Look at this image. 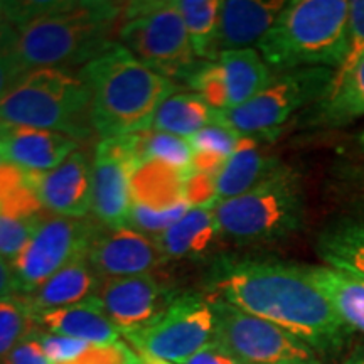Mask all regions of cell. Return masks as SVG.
<instances>
[{
	"label": "cell",
	"instance_id": "cell-1",
	"mask_svg": "<svg viewBox=\"0 0 364 364\" xmlns=\"http://www.w3.org/2000/svg\"><path fill=\"white\" fill-rule=\"evenodd\" d=\"M211 295L282 327L321 356H334L353 329L318 290L306 265L223 258L209 275Z\"/></svg>",
	"mask_w": 364,
	"mask_h": 364
},
{
	"label": "cell",
	"instance_id": "cell-2",
	"mask_svg": "<svg viewBox=\"0 0 364 364\" xmlns=\"http://www.w3.org/2000/svg\"><path fill=\"white\" fill-rule=\"evenodd\" d=\"M122 9L102 0L6 2L12 51L26 73L85 66L113 43Z\"/></svg>",
	"mask_w": 364,
	"mask_h": 364
},
{
	"label": "cell",
	"instance_id": "cell-3",
	"mask_svg": "<svg viewBox=\"0 0 364 364\" xmlns=\"http://www.w3.org/2000/svg\"><path fill=\"white\" fill-rule=\"evenodd\" d=\"M81 78L91 93V124L102 140L152 129L161 105L177 86L112 43L86 63Z\"/></svg>",
	"mask_w": 364,
	"mask_h": 364
},
{
	"label": "cell",
	"instance_id": "cell-4",
	"mask_svg": "<svg viewBox=\"0 0 364 364\" xmlns=\"http://www.w3.org/2000/svg\"><path fill=\"white\" fill-rule=\"evenodd\" d=\"M349 2L292 0L257 44L272 71L300 68L339 70L348 48Z\"/></svg>",
	"mask_w": 364,
	"mask_h": 364
},
{
	"label": "cell",
	"instance_id": "cell-5",
	"mask_svg": "<svg viewBox=\"0 0 364 364\" xmlns=\"http://www.w3.org/2000/svg\"><path fill=\"white\" fill-rule=\"evenodd\" d=\"M0 122L86 139L93 130L90 88L65 68L27 71L0 100Z\"/></svg>",
	"mask_w": 364,
	"mask_h": 364
},
{
	"label": "cell",
	"instance_id": "cell-6",
	"mask_svg": "<svg viewBox=\"0 0 364 364\" xmlns=\"http://www.w3.org/2000/svg\"><path fill=\"white\" fill-rule=\"evenodd\" d=\"M223 238L236 245H265L297 233L306 221V196L297 172L282 166L238 198L213 206Z\"/></svg>",
	"mask_w": 364,
	"mask_h": 364
},
{
	"label": "cell",
	"instance_id": "cell-7",
	"mask_svg": "<svg viewBox=\"0 0 364 364\" xmlns=\"http://www.w3.org/2000/svg\"><path fill=\"white\" fill-rule=\"evenodd\" d=\"M117 31L122 46L164 78L188 80L198 65L184 21L171 0L125 4Z\"/></svg>",
	"mask_w": 364,
	"mask_h": 364
},
{
	"label": "cell",
	"instance_id": "cell-8",
	"mask_svg": "<svg viewBox=\"0 0 364 364\" xmlns=\"http://www.w3.org/2000/svg\"><path fill=\"white\" fill-rule=\"evenodd\" d=\"M334 81L329 68H300L273 76L262 93L245 105L215 112V124L241 135H270L299 110L324 100Z\"/></svg>",
	"mask_w": 364,
	"mask_h": 364
},
{
	"label": "cell",
	"instance_id": "cell-9",
	"mask_svg": "<svg viewBox=\"0 0 364 364\" xmlns=\"http://www.w3.org/2000/svg\"><path fill=\"white\" fill-rule=\"evenodd\" d=\"M215 311L211 299L196 292H177L152 322L125 332L132 349L172 364H186L215 341Z\"/></svg>",
	"mask_w": 364,
	"mask_h": 364
},
{
	"label": "cell",
	"instance_id": "cell-10",
	"mask_svg": "<svg viewBox=\"0 0 364 364\" xmlns=\"http://www.w3.org/2000/svg\"><path fill=\"white\" fill-rule=\"evenodd\" d=\"M215 341L243 364H321L312 348L282 327L209 295Z\"/></svg>",
	"mask_w": 364,
	"mask_h": 364
},
{
	"label": "cell",
	"instance_id": "cell-11",
	"mask_svg": "<svg viewBox=\"0 0 364 364\" xmlns=\"http://www.w3.org/2000/svg\"><path fill=\"white\" fill-rule=\"evenodd\" d=\"M102 228L98 221L86 218L46 216L24 252L12 263L21 294H27L73 262L88 257Z\"/></svg>",
	"mask_w": 364,
	"mask_h": 364
},
{
	"label": "cell",
	"instance_id": "cell-12",
	"mask_svg": "<svg viewBox=\"0 0 364 364\" xmlns=\"http://www.w3.org/2000/svg\"><path fill=\"white\" fill-rule=\"evenodd\" d=\"M136 162L127 136L102 140L93 159V211L107 230L129 228L132 208V174Z\"/></svg>",
	"mask_w": 364,
	"mask_h": 364
},
{
	"label": "cell",
	"instance_id": "cell-13",
	"mask_svg": "<svg viewBox=\"0 0 364 364\" xmlns=\"http://www.w3.org/2000/svg\"><path fill=\"white\" fill-rule=\"evenodd\" d=\"M177 292L164 287L152 273L100 282L97 297L120 334L140 329L169 306Z\"/></svg>",
	"mask_w": 364,
	"mask_h": 364
},
{
	"label": "cell",
	"instance_id": "cell-14",
	"mask_svg": "<svg viewBox=\"0 0 364 364\" xmlns=\"http://www.w3.org/2000/svg\"><path fill=\"white\" fill-rule=\"evenodd\" d=\"M90 267L100 279L147 275L167 262L154 238L130 228L107 230L102 228L91 243Z\"/></svg>",
	"mask_w": 364,
	"mask_h": 364
},
{
	"label": "cell",
	"instance_id": "cell-15",
	"mask_svg": "<svg viewBox=\"0 0 364 364\" xmlns=\"http://www.w3.org/2000/svg\"><path fill=\"white\" fill-rule=\"evenodd\" d=\"M31 181L43 208L51 215L85 218L91 211L93 164L83 150H75L56 169L31 174Z\"/></svg>",
	"mask_w": 364,
	"mask_h": 364
},
{
	"label": "cell",
	"instance_id": "cell-16",
	"mask_svg": "<svg viewBox=\"0 0 364 364\" xmlns=\"http://www.w3.org/2000/svg\"><path fill=\"white\" fill-rule=\"evenodd\" d=\"M75 150L78 140L65 134L0 122V156L24 172L44 174L56 169Z\"/></svg>",
	"mask_w": 364,
	"mask_h": 364
},
{
	"label": "cell",
	"instance_id": "cell-17",
	"mask_svg": "<svg viewBox=\"0 0 364 364\" xmlns=\"http://www.w3.org/2000/svg\"><path fill=\"white\" fill-rule=\"evenodd\" d=\"M285 2L280 0H225L220 4V24H218L216 51L248 49L258 44L273 22L277 21Z\"/></svg>",
	"mask_w": 364,
	"mask_h": 364
},
{
	"label": "cell",
	"instance_id": "cell-18",
	"mask_svg": "<svg viewBox=\"0 0 364 364\" xmlns=\"http://www.w3.org/2000/svg\"><path fill=\"white\" fill-rule=\"evenodd\" d=\"M36 321L46 332L80 339L95 346L120 343V331L107 316L97 295L75 306L41 312L36 316Z\"/></svg>",
	"mask_w": 364,
	"mask_h": 364
},
{
	"label": "cell",
	"instance_id": "cell-19",
	"mask_svg": "<svg viewBox=\"0 0 364 364\" xmlns=\"http://www.w3.org/2000/svg\"><path fill=\"white\" fill-rule=\"evenodd\" d=\"M100 282L102 280L90 267L88 260L80 258L27 294L19 295L26 300L34 316H38L41 312L70 307L95 297Z\"/></svg>",
	"mask_w": 364,
	"mask_h": 364
},
{
	"label": "cell",
	"instance_id": "cell-20",
	"mask_svg": "<svg viewBox=\"0 0 364 364\" xmlns=\"http://www.w3.org/2000/svg\"><path fill=\"white\" fill-rule=\"evenodd\" d=\"M282 167L277 157L258 147L255 135H245L221 171L216 174V203L248 193Z\"/></svg>",
	"mask_w": 364,
	"mask_h": 364
},
{
	"label": "cell",
	"instance_id": "cell-21",
	"mask_svg": "<svg viewBox=\"0 0 364 364\" xmlns=\"http://www.w3.org/2000/svg\"><path fill=\"white\" fill-rule=\"evenodd\" d=\"M316 248L327 267L364 282V209L329 223L318 233Z\"/></svg>",
	"mask_w": 364,
	"mask_h": 364
},
{
	"label": "cell",
	"instance_id": "cell-22",
	"mask_svg": "<svg viewBox=\"0 0 364 364\" xmlns=\"http://www.w3.org/2000/svg\"><path fill=\"white\" fill-rule=\"evenodd\" d=\"M216 216L213 208H191L176 225L157 238L164 257L199 258L206 255L220 238Z\"/></svg>",
	"mask_w": 364,
	"mask_h": 364
},
{
	"label": "cell",
	"instance_id": "cell-23",
	"mask_svg": "<svg viewBox=\"0 0 364 364\" xmlns=\"http://www.w3.org/2000/svg\"><path fill=\"white\" fill-rule=\"evenodd\" d=\"M309 124L324 129H339L364 118V58L358 61L324 100L314 105Z\"/></svg>",
	"mask_w": 364,
	"mask_h": 364
},
{
	"label": "cell",
	"instance_id": "cell-24",
	"mask_svg": "<svg viewBox=\"0 0 364 364\" xmlns=\"http://www.w3.org/2000/svg\"><path fill=\"white\" fill-rule=\"evenodd\" d=\"M225 71L228 86V108H236L262 93L273 80V71L257 49L225 51L218 56ZM226 108V110H228Z\"/></svg>",
	"mask_w": 364,
	"mask_h": 364
},
{
	"label": "cell",
	"instance_id": "cell-25",
	"mask_svg": "<svg viewBox=\"0 0 364 364\" xmlns=\"http://www.w3.org/2000/svg\"><path fill=\"white\" fill-rule=\"evenodd\" d=\"M189 174L159 161L140 164L130 181L132 203L154 209H167L184 199V181Z\"/></svg>",
	"mask_w": 364,
	"mask_h": 364
},
{
	"label": "cell",
	"instance_id": "cell-26",
	"mask_svg": "<svg viewBox=\"0 0 364 364\" xmlns=\"http://www.w3.org/2000/svg\"><path fill=\"white\" fill-rule=\"evenodd\" d=\"M314 284L353 331L364 334V282L331 267H307Z\"/></svg>",
	"mask_w": 364,
	"mask_h": 364
},
{
	"label": "cell",
	"instance_id": "cell-27",
	"mask_svg": "<svg viewBox=\"0 0 364 364\" xmlns=\"http://www.w3.org/2000/svg\"><path fill=\"white\" fill-rule=\"evenodd\" d=\"M215 112L198 93H174L157 110L152 129L189 139L196 132L215 124Z\"/></svg>",
	"mask_w": 364,
	"mask_h": 364
},
{
	"label": "cell",
	"instance_id": "cell-28",
	"mask_svg": "<svg viewBox=\"0 0 364 364\" xmlns=\"http://www.w3.org/2000/svg\"><path fill=\"white\" fill-rule=\"evenodd\" d=\"M125 136L134 154L136 167L144 162L159 161L184 174L193 172V147L184 136L164 134L154 129Z\"/></svg>",
	"mask_w": 364,
	"mask_h": 364
},
{
	"label": "cell",
	"instance_id": "cell-29",
	"mask_svg": "<svg viewBox=\"0 0 364 364\" xmlns=\"http://www.w3.org/2000/svg\"><path fill=\"white\" fill-rule=\"evenodd\" d=\"M191 46L196 58L204 61H218L216 36L220 24V4L218 0H176Z\"/></svg>",
	"mask_w": 364,
	"mask_h": 364
},
{
	"label": "cell",
	"instance_id": "cell-30",
	"mask_svg": "<svg viewBox=\"0 0 364 364\" xmlns=\"http://www.w3.org/2000/svg\"><path fill=\"white\" fill-rule=\"evenodd\" d=\"M243 136L240 132L221 124H211L196 132L188 139L193 147V171L218 174L228 159L233 156Z\"/></svg>",
	"mask_w": 364,
	"mask_h": 364
},
{
	"label": "cell",
	"instance_id": "cell-31",
	"mask_svg": "<svg viewBox=\"0 0 364 364\" xmlns=\"http://www.w3.org/2000/svg\"><path fill=\"white\" fill-rule=\"evenodd\" d=\"M41 331L34 312L21 295L0 300V363L21 343Z\"/></svg>",
	"mask_w": 364,
	"mask_h": 364
},
{
	"label": "cell",
	"instance_id": "cell-32",
	"mask_svg": "<svg viewBox=\"0 0 364 364\" xmlns=\"http://www.w3.org/2000/svg\"><path fill=\"white\" fill-rule=\"evenodd\" d=\"M188 85L215 110L228 108V86L225 71L218 61H198L189 73Z\"/></svg>",
	"mask_w": 364,
	"mask_h": 364
},
{
	"label": "cell",
	"instance_id": "cell-33",
	"mask_svg": "<svg viewBox=\"0 0 364 364\" xmlns=\"http://www.w3.org/2000/svg\"><path fill=\"white\" fill-rule=\"evenodd\" d=\"M191 209L188 201H182L167 209H154L144 204L132 203L129 228L139 233L150 235L154 238L166 233L172 225H176L182 216Z\"/></svg>",
	"mask_w": 364,
	"mask_h": 364
},
{
	"label": "cell",
	"instance_id": "cell-34",
	"mask_svg": "<svg viewBox=\"0 0 364 364\" xmlns=\"http://www.w3.org/2000/svg\"><path fill=\"white\" fill-rule=\"evenodd\" d=\"M364 58V0H353L349 2V24H348V48H346V58L339 70L334 73L336 86L341 80L358 65V61Z\"/></svg>",
	"mask_w": 364,
	"mask_h": 364
},
{
	"label": "cell",
	"instance_id": "cell-35",
	"mask_svg": "<svg viewBox=\"0 0 364 364\" xmlns=\"http://www.w3.org/2000/svg\"><path fill=\"white\" fill-rule=\"evenodd\" d=\"M38 341L44 354L53 364H68L76 361L91 346L85 341L51 334V332L46 331L39 332Z\"/></svg>",
	"mask_w": 364,
	"mask_h": 364
},
{
	"label": "cell",
	"instance_id": "cell-36",
	"mask_svg": "<svg viewBox=\"0 0 364 364\" xmlns=\"http://www.w3.org/2000/svg\"><path fill=\"white\" fill-rule=\"evenodd\" d=\"M140 354L120 341L110 346L91 344L76 361L68 364H140Z\"/></svg>",
	"mask_w": 364,
	"mask_h": 364
},
{
	"label": "cell",
	"instance_id": "cell-37",
	"mask_svg": "<svg viewBox=\"0 0 364 364\" xmlns=\"http://www.w3.org/2000/svg\"><path fill=\"white\" fill-rule=\"evenodd\" d=\"M184 199L191 208H213L216 204V174L191 172L184 181Z\"/></svg>",
	"mask_w": 364,
	"mask_h": 364
},
{
	"label": "cell",
	"instance_id": "cell-38",
	"mask_svg": "<svg viewBox=\"0 0 364 364\" xmlns=\"http://www.w3.org/2000/svg\"><path fill=\"white\" fill-rule=\"evenodd\" d=\"M26 75L19 59L12 51L9 33L0 41V100L7 95V91Z\"/></svg>",
	"mask_w": 364,
	"mask_h": 364
},
{
	"label": "cell",
	"instance_id": "cell-39",
	"mask_svg": "<svg viewBox=\"0 0 364 364\" xmlns=\"http://www.w3.org/2000/svg\"><path fill=\"white\" fill-rule=\"evenodd\" d=\"M38 334L21 343L0 364H53L41 348Z\"/></svg>",
	"mask_w": 364,
	"mask_h": 364
},
{
	"label": "cell",
	"instance_id": "cell-40",
	"mask_svg": "<svg viewBox=\"0 0 364 364\" xmlns=\"http://www.w3.org/2000/svg\"><path fill=\"white\" fill-rule=\"evenodd\" d=\"M186 364H243L240 359H236L233 354L228 353L221 344L216 341L209 343L206 348L201 349L198 354H194Z\"/></svg>",
	"mask_w": 364,
	"mask_h": 364
},
{
	"label": "cell",
	"instance_id": "cell-41",
	"mask_svg": "<svg viewBox=\"0 0 364 364\" xmlns=\"http://www.w3.org/2000/svg\"><path fill=\"white\" fill-rule=\"evenodd\" d=\"M21 294L19 282H17L16 272L12 263L0 257V300Z\"/></svg>",
	"mask_w": 364,
	"mask_h": 364
},
{
	"label": "cell",
	"instance_id": "cell-42",
	"mask_svg": "<svg viewBox=\"0 0 364 364\" xmlns=\"http://www.w3.org/2000/svg\"><path fill=\"white\" fill-rule=\"evenodd\" d=\"M9 31H11V26H9V19H7L6 2H0V41L6 38Z\"/></svg>",
	"mask_w": 364,
	"mask_h": 364
},
{
	"label": "cell",
	"instance_id": "cell-43",
	"mask_svg": "<svg viewBox=\"0 0 364 364\" xmlns=\"http://www.w3.org/2000/svg\"><path fill=\"white\" fill-rule=\"evenodd\" d=\"M343 364H364V348H359Z\"/></svg>",
	"mask_w": 364,
	"mask_h": 364
},
{
	"label": "cell",
	"instance_id": "cell-44",
	"mask_svg": "<svg viewBox=\"0 0 364 364\" xmlns=\"http://www.w3.org/2000/svg\"><path fill=\"white\" fill-rule=\"evenodd\" d=\"M140 364H172V363H166V361H161V359H154V358H149V356H142L140 354Z\"/></svg>",
	"mask_w": 364,
	"mask_h": 364
},
{
	"label": "cell",
	"instance_id": "cell-45",
	"mask_svg": "<svg viewBox=\"0 0 364 364\" xmlns=\"http://www.w3.org/2000/svg\"><path fill=\"white\" fill-rule=\"evenodd\" d=\"M358 145H359V149H361L364 152V132H363V134L358 135Z\"/></svg>",
	"mask_w": 364,
	"mask_h": 364
},
{
	"label": "cell",
	"instance_id": "cell-46",
	"mask_svg": "<svg viewBox=\"0 0 364 364\" xmlns=\"http://www.w3.org/2000/svg\"><path fill=\"white\" fill-rule=\"evenodd\" d=\"M0 164H4V159H2V156H0Z\"/></svg>",
	"mask_w": 364,
	"mask_h": 364
}]
</instances>
